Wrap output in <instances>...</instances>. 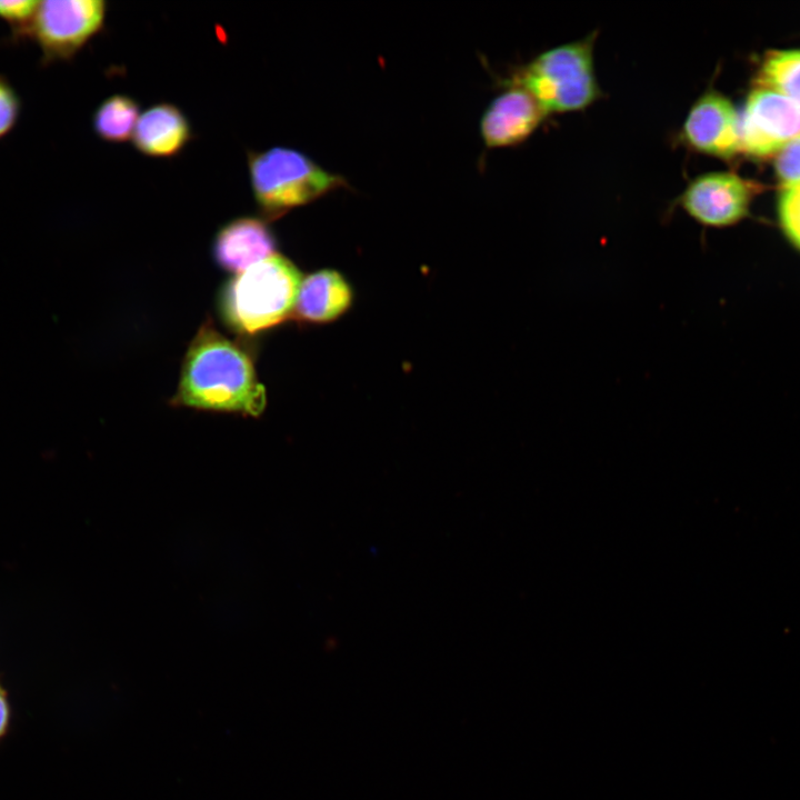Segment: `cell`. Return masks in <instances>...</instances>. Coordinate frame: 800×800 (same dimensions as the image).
Returning a JSON list of instances; mask_svg holds the SVG:
<instances>
[{
  "mask_svg": "<svg viewBox=\"0 0 800 800\" xmlns=\"http://www.w3.org/2000/svg\"><path fill=\"white\" fill-rule=\"evenodd\" d=\"M800 134V102L757 88L739 117L740 151L758 158L778 152Z\"/></svg>",
  "mask_w": 800,
  "mask_h": 800,
  "instance_id": "obj_6",
  "label": "cell"
},
{
  "mask_svg": "<svg viewBox=\"0 0 800 800\" xmlns=\"http://www.w3.org/2000/svg\"><path fill=\"white\" fill-rule=\"evenodd\" d=\"M22 111V100L10 80L0 73V140L6 138L18 124Z\"/></svg>",
  "mask_w": 800,
  "mask_h": 800,
  "instance_id": "obj_17",
  "label": "cell"
},
{
  "mask_svg": "<svg viewBox=\"0 0 800 800\" xmlns=\"http://www.w3.org/2000/svg\"><path fill=\"white\" fill-rule=\"evenodd\" d=\"M597 34L593 31L539 53L509 83L528 90L548 114L587 109L603 96L594 68Z\"/></svg>",
  "mask_w": 800,
  "mask_h": 800,
  "instance_id": "obj_2",
  "label": "cell"
},
{
  "mask_svg": "<svg viewBox=\"0 0 800 800\" xmlns=\"http://www.w3.org/2000/svg\"><path fill=\"white\" fill-rule=\"evenodd\" d=\"M250 183L261 213L276 219L344 184L304 153L274 147L248 154Z\"/></svg>",
  "mask_w": 800,
  "mask_h": 800,
  "instance_id": "obj_4",
  "label": "cell"
},
{
  "mask_svg": "<svg viewBox=\"0 0 800 800\" xmlns=\"http://www.w3.org/2000/svg\"><path fill=\"white\" fill-rule=\"evenodd\" d=\"M352 291L346 279L334 270H319L301 281L294 312L309 322H329L350 307Z\"/></svg>",
  "mask_w": 800,
  "mask_h": 800,
  "instance_id": "obj_12",
  "label": "cell"
},
{
  "mask_svg": "<svg viewBox=\"0 0 800 800\" xmlns=\"http://www.w3.org/2000/svg\"><path fill=\"white\" fill-rule=\"evenodd\" d=\"M756 184L732 172H708L692 179L674 203L702 226L728 227L747 213Z\"/></svg>",
  "mask_w": 800,
  "mask_h": 800,
  "instance_id": "obj_7",
  "label": "cell"
},
{
  "mask_svg": "<svg viewBox=\"0 0 800 800\" xmlns=\"http://www.w3.org/2000/svg\"><path fill=\"white\" fill-rule=\"evenodd\" d=\"M774 167L783 188L800 182V134L778 151Z\"/></svg>",
  "mask_w": 800,
  "mask_h": 800,
  "instance_id": "obj_18",
  "label": "cell"
},
{
  "mask_svg": "<svg viewBox=\"0 0 800 800\" xmlns=\"http://www.w3.org/2000/svg\"><path fill=\"white\" fill-rule=\"evenodd\" d=\"M10 723V704L7 691L0 684V739L6 734Z\"/></svg>",
  "mask_w": 800,
  "mask_h": 800,
  "instance_id": "obj_19",
  "label": "cell"
},
{
  "mask_svg": "<svg viewBox=\"0 0 800 800\" xmlns=\"http://www.w3.org/2000/svg\"><path fill=\"white\" fill-rule=\"evenodd\" d=\"M106 12L102 0L40 1L28 39L40 50L41 68L72 60L102 29Z\"/></svg>",
  "mask_w": 800,
  "mask_h": 800,
  "instance_id": "obj_5",
  "label": "cell"
},
{
  "mask_svg": "<svg viewBox=\"0 0 800 800\" xmlns=\"http://www.w3.org/2000/svg\"><path fill=\"white\" fill-rule=\"evenodd\" d=\"M191 126L174 104L163 102L144 110L136 124L134 148L149 157L168 158L178 154L191 139Z\"/></svg>",
  "mask_w": 800,
  "mask_h": 800,
  "instance_id": "obj_11",
  "label": "cell"
},
{
  "mask_svg": "<svg viewBox=\"0 0 800 800\" xmlns=\"http://www.w3.org/2000/svg\"><path fill=\"white\" fill-rule=\"evenodd\" d=\"M138 102L121 93L106 98L92 114V129L103 141L120 143L132 137L138 122Z\"/></svg>",
  "mask_w": 800,
  "mask_h": 800,
  "instance_id": "obj_13",
  "label": "cell"
},
{
  "mask_svg": "<svg viewBox=\"0 0 800 800\" xmlns=\"http://www.w3.org/2000/svg\"><path fill=\"white\" fill-rule=\"evenodd\" d=\"M301 273L273 253L234 277L222 296V313L237 332L252 336L270 329L294 310Z\"/></svg>",
  "mask_w": 800,
  "mask_h": 800,
  "instance_id": "obj_3",
  "label": "cell"
},
{
  "mask_svg": "<svg viewBox=\"0 0 800 800\" xmlns=\"http://www.w3.org/2000/svg\"><path fill=\"white\" fill-rule=\"evenodd\" d=\"M688 149L731 159L740 151L739 116L732 102L714 89H708L691 106L677 134Z\"/></svg>",
  "mask_w": 800,
  "mask_h": 800,
  "instance_id": "obj_8",
  "label": "cell"
},
{
  "mask_svg": "<svg viewBox=\"0 0 800 800\" xmlns=\"http://www.w3.org/2000/svg\"><path fill=\"white\" fill-rule=\"evenodd\" d=\"M39 2L36 0H0V19L11 30L8 42L20 43L28 39Z\"/></svg>",
  "mask_w": 800,
  "mask_h": 800,
  "instance_id": "obj_15",
  "label": "cell"
},
{
  "mask_svg": "<svg viewBox=\"0 0 800 800\" xmlns=\"http://www.w3.org/2000/svg\"><path fill=\"white\" fill-rule=\"evenodd\" d=\"M548 116L528 90L509 83L483 112L481 138L488 148L513 147L524 142Z\"/></svg>",
  "mask_w": 800,
  "mask_h": 800,
  "instance_id": "obj_9",
  "label": "cell"
},
{
  "mask_svg": "<svg viewBox=\"0 0 800 800\" xmlns=\"http://www.w3.org/2000/svg\"><path fill=\"white\" fill-rule=\"evenodd\" d=\"M276 238L257 217H239L223 224L213 241V257L224 270L240 273L276 253Z\"/></svg>",
  "mask_w": 800,
  "mask_h": 800,
  "instance_id": "obj_10",
  "label": "cell"
},
{
  "mask_svg": "<svg viewBox=\"0 0 800 800\" xmlns=\"http://www.w3.org/2000/svg\"><path fill=\"white\" fill-rule=\"evenodd\" d=\"M779 217L786 236L800 249V182L783 188L779 199Z\"/></svg>",
  "mask_w": 800,
  "mask_h": 800,
  "instance_id": "obj_16",
  "label": "cell"
},
{
  "mask_svg": "<svg viewBox=\"0 0 800 800\" xmlns=\"http://www.w3.org/2000/svg\"><path fill=\"white\" fill-rule=\"evenodd\" d=\"M171 402L258 417L267 397L249 352L206 322L189 346Z\"/></svg>",
  "mask_w": 800,
  "mask_h": 800,
  "instance_id": "obj_1",
  "label": "cell"
},
{
  "mask_svg": "<svg viewBox=\"0 0 800 800\" xmlns=\"http://www.w3.org/2000/svg\"><path fill=\"white\" fill-rule=\"evenodd\" d=\"M754 84L800 102V50L768 52L758 69Z\"/></svg>",
  "mask_w": 800,
  "mask_h": 800,
  "instance_id": "obj_14",
  "label": "cell"
}]
</instances>
